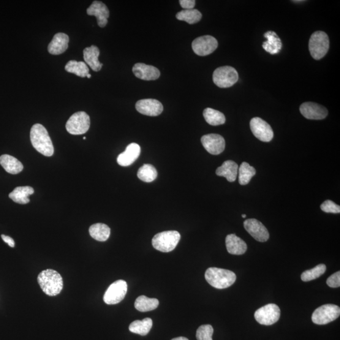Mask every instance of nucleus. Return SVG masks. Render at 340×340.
Returning a JSON list of instances; mask_svg holds the SVG:
<instances>
[{"instance_id":"1","label":"nucleus","mask_w":340,"mask_h":340,"mask_svg":"<svg viewBox=\"0 0 340 340\" xmlns=\"http://www.w3.org/2000/svg\"><path fill=\"white\" fill-rule=\"evenodd\" d=\"M30 137L32 146L39 153L45 156H53L54 152L53 144L47 129L42 125H34Z\"/></svg>"},{"instance_id":"2","label":"nucleus","mask_w":340,"mask_h":340,"mask_svg":"<svg viewBox=\"0 0 340 340\" xmlns=\"http://www.w3.org/2000/svg\"><path fill=\"white\" fill-rule=\"evenodd\" d=\"M37 281L43 292L48 296L58 295L63 289V280L61 275L51 269L40 272Z\"/></svg>"},{"instance_id":"3","label":"nucleus","mask_w":340,"mask_h":340,"mask_svg":"<svg viewBox=\"0 0 340 340\" xmlns=\"http://www.w3.org/2000/svg\"><path fill=\"white\" fill-rule=\"evenodd\" d=\"M205 278L212 287L223 289L230 287L236 282V276L232 271L211 267L206 270Z\"/></svg>"},{"instance_id":"4","label":"nucleus","mask_w":340,"mask_h":340,"mask_svg":"<svg viewBox=\"0 0 340 340\" xmlns=\"http://www.w3.org/2000/svg\"><path fill=\"white\" fill-rule=\"evenodd\" d=\"M180 238V234L178 231H163L154 236L152 244L155 249L160 252H170L177 246Z\"/></svg>"},{"instance_id":"5","label":"nucleus","mask_w":340,"mask_h":340,"mask_svg":"<svg viewBox=\"0 0 340 340\" xmlns=\"http://www.w3.org/2000/svg\"><path fill=\"white\" fill-rule=\"evenodd\" d=\"M330 48L328 35L323 31L314 32L310 37L309 50L312 58L320 60L324 58Z\"/></svg>"},{"instance_id":"6","label":"nucleus","mask_w":340,"mask_h":340,"mask_svg":"<svg viewBox=\"0 0 340 340\" xmlns=\"http://www.w3.org/2000/svg\"><path fill=\"white\" fill-rule=\"evenodd\" d=\"M215 85L219 88H230L238 81L237 71L231 66H222L214 71L213 76Z\"/></svg>"},{"instance_id":"7","label":"nucleus","mask_w":340,"mask_h":340,"mask_svg":"<svg viewBox=\"0 0 340 340\" xmlns=\"http://www.w3.org/2000/svg\"><path fill=\"white\" fill-rule=\"evenodd\" d=\"M90 126V119L85 111H78L73 114L66 122L67 131L73 135L85 134Z\"/></svg>"},{"instance_id":"8","label":"nucleus","mask_w":340,"mask_h":340,"mask_svg":"<svg viewBox=\"0 0 340 340\" xmlns=\"http://www.w3.org/2000/svg\"><path fill=\"white\" fill-rule=\"evenodd\" d=\"M340 315L339 307L334 304H325L318 307L312 315V321L318 325H325L338 319Z\"/></svg>"},{"instance_id":"9","label":"nucleus","mask_w":340,"mask_h":340,"mask_svg":"<svg viewBox=\"0 0 340 340\" xmlns=\"http://www.w3.org/2000/svg\"><path fill=\"white\" fill-rule=\"evenodd\" d=\"M281 309L275 304H268L260 307L255 313L256 321L260 325L270 326L278 322Z\"/></svg>"},{"instance_id":"10","label":"nucleus","mask_w":340,"mask_h":340,"mask_svg":"<svg viewBox=\"0 0 340 340\" xmlns=\"http://www.w3.org/2000/svg\"><path fill=\"white\" fill-rule=\"evenodd\" d=\"M127 291V284L126 282L119 280L113 284L106 291L103 301L108 305H113L121 302L126 295Z\"/></svg>"},{"instance_id":"11","label":"nucleus","mask_w":340,"mask_h":340,"mask_svg":"<svg viewBox=\"0 0 340 340\" xmlns=\"http://www.w3.org/2000/svg\"><path fill=\"white\" fill-rule=\"evenodd\" d=\"M192 50L198 56L209 55L218 47L216 38L211 35H204L195 39L192 43Z\"/></svg>"},{"instance_id":"12","label":"nucleus","mask_w":340,"mask_h":340,"mask_svg":"<svg viewBox=\"0 0 340 340\" xmlns=\"http://www.w3.org/2000/svg\"><path fill=\"white\" fill-rule=\"evenodd\" d=\"M250 128L255 137L263 142H270L274 138L272 128L262 119L253 118L250 121Z\"/></svg>"},{"instance_id":"13","label":"nucleus","mask_w":340,"mask_h":340,"mask_svg":"<svg viewBox=\"0 0 340 340\" xmlns=\"http://www.w3.org/2000/svg\"><path fill=\"white\" fill-rule=\"evenodd\" d=\"M201 142L208 153L218 155L224 151L225 142L224 138L217 134H209L203 135Z\"/></svg>"},{"instance_id":"14","label":"nucleus","mask_w":340,"mask_h":340,"mask_svg":"<svg viewBox=\"0 0 340 340\" xmlns=\"http://www.w3.org/2000/svg\"><path fill=\"white\" fill-rule=\"evenodd\" d=\"M244 227L247 232L256 240L259 242L267 241L269 233L262 222L255 219H249L244 222Z\"/></svg>"},{"instance_id":"15","label":"nucleus","mask_w":340,"mask_h":340,"mask_svg":"<svg viewBox=\"0 0 340 340\" xmlns=\"http://www.w3.org/2000/svg\"><path fill=\"white\" fill-rule=\"evenodd\" d=\"M135 108L143 115L155 117L163 112V106L158 100L155 99H143L136 103Z\"/></svg>"},{"instance_id":"16","label":"nucleus","mask_w":340,"mask_h":340,"mask_svg":"<svg viewBox=\"0 0 340 340\" xmlns=\"http://www.w3.org/2000/svg\"><path fill=\"white\" fill-rule=\"evenodd\" d=\"M300 111L304 118L310 120H322L328 114L326 108L314 102H305L300 107Z\"/></svg>"},{"instance_id":"17","label":"nucleus","mask_w":340,"mask_h":340,"mask_svg":"<svg viewBox=\"0 0 340 340\" xmlns=\"http://www.w3.org/2000/svg\"><path fill=\"white\" fill-rule=\"evenodd\" d=\"M87 14L95 16L97 18L98 26L103 28L108 23L109 18V10L106 5L102 2L94 1L86 10Z\"/></svg>"},{"instance_id":"18","label":"nucleus","mask_w":340,"mask_h":340,"mask_svg":"<svg viewBox=\"0 0 340 340\" xmlns=\"http://www.w3.org/2000/svg\"><path fill=\"white\" fill-rule=\"evenodd\" d=\"M132 72L135 77L143 80H156L160 77V72L157 68L144 63L135 64Z\"/></svg>"},{"instance_id":"19","label":"nucleus","mask_w":340,"mask_h":340,"mask_svg":"<svg viewBox=\"0 0 340 340\" xmlns=\"http://www.w3.org/2000/svg\"><path fill=\"white\" fill-rule=\"evenodd\" d=\"M141 154V147L136 143L127 146L126 150L119 155L118 163L122 167H128L135 162Z\"/></svg>"},{"instance_id":"20","label":"nucleus","mask_w":340,"mask_h":340,"mask_svg":"<svg viewBox=\"0 0 340 340\" xmlns=\"http://www.w3.org/2000/svg\"><path fill=\"white\" fill-rule=\"evenodd\" d=\"M70 38L64 33H58L54 35L53 39L48 46L49 53L53 55H59L64 53L67 50Z\"/></svg>"},{"instance_id":"21","label":"nucleus","mask_w":340,"mask_h":340,"mask_svg":"<svg viewBox=\"0 0 340 340\" xmlns=\"http://www.w3.org/2000/svg\"><path fill=\"white\" fill-rule=\"evenodd\" d=\"M225 245L228 253L231 255H241L245 254L247 247L243 239L231 234L225 238Z\"/></svg>"},{"instance_id":"22","label":"nucleus","mask_w":340,"mask_h":340,"mask_svg":"<svg viewBox=\"0 0 340 340\" xmlns=\"http://www.w3.org/2000/svg\"><path fill=\"white\" fill-rule=\"evenodd\" d=\"M99 56L100 50L96 46H92L83 50L84 60L94 72H99L103 66V64L99 61Z\"/></svg>"},{"instance_id":"23","label":"nucleus","mask_w":340,"mask_h":340,"mask_svg":"<svg viewBox=\"0 0 340 340\" xmlns=\"http://www.w3.org/2000/svg\"><path fill=\"white\" fill-rule=\"evenodd\" d=\"M216 173L217 176H224L230 182H235L238 176V165L232 160H228L217 168Z\"/></svg>"},{"instance_id":"24","label":"nucleus","mask_w":340,"mask_h":340,"mask_svg":"<svg viewBox=\"0 0 340 340\" xmlns=\"http://www.w3.org/2000/svg\"><path fill=\"white\" fill-rule=\"evenodd\" d=\"M0 165L7 172L12 175L20 173L24 169L22 163L9 154H4L0 156Z\"/></svg>"},{"instance_id":"25","label":"nucleus","mask_w":340,"mask_h":340,"mask_svg":"<svg viewBox=\"0 0 340 340\" xmlns=\"http://www.w3.org/2000/svg\"><path fill=\"white\" fill-rule=\"evenodd\" d=\"M264 37L267 39V41L263 43L264 50L271 54H278L282 47V43L278 35L275 32L268 31L264 34Z\"/></svg>"},{"instance_id":"26","label":"nucleus","mask_w":340,"mask_h":340,"mask_svg":"<svg viewBox=\"0 0 340 340\" xmlns=\"http://www.w3.org/2000/svg\"><path fill=\"white\" fill-rule=\"evenodd\" d=\"M33 188L29 186L15 188L9 194V197L13 202L20 204H26L30 202L29 196L33 194Z\"/></svg>"},{"instance_id":"27","label":"nucleus","mask_w":340,"mask_h":340,"mask_svg":"<svg viewBox=\"0 0 340 340\" xmlns=\"http://www.w3.org/2000/svg\"><path fill=\"white\" fill-rule=\"evenodd\" d=\"M89 233L95 240L105 241L110 237V229L107 225L102 224V223H97V224L91 225L89 229Z\"/></svg>"},{"instance_id":"28","label":"nucleus","mask_w":340,"mask_h":340,"mask_svg":"<svg viewBox=\"0 0 340 340\" xmlns=\"http://www.w3.org/2000/svg\"><path fill=\"white\" fill-rule=\"evenodd\" d=\"M159 305L157 299L148 298L145 296H141L136 299L135 308L140 312H148L156 309Z\"/></svg>"},{"instance_id":"29","label":"nucleus","mask_w":340,"mask_h":340,"mask_svg":"<svg viewBox=\"0 0 340 340\" xmlns=\"http://www.w3.org/2000/svg\"><path fill=\"white\" fill-rule=\"evenodd\" d=\"M152 326H153V321L151 318H147L142 321H134L130 324L129 329L133 333L146 336L150 331Z\"/></svg>"},{"instance_id":"30","label":"nucleus","mask_w":340,"mask_h":340,"mask_svg":"<svg viewBox=\"0 0 340 340\" xmlns=\"http://www.w3.org/2000/svg\"><path fill=\"white\" fill-rule=\"evenodd\" d=\"M67 72L73 73L78 77L85 78L89 74V68L85 62L71 60L65 66Z\"/></svg>"},{"instance_id":"31","label":"nucleus","mask_w":340,"mask_h":340,"mask_svg":"<svg viewBox=\"0 0 340 340\" xmlns=\"http://www.w3.org/2000/svg\"><path fill=\"white\" fill-rule=\"evenodd\" d=\"M203 115L206 121L211 126H216L225 123V118L221 111L213 108H207L203 110Z\"/></svg>"},{"instance_id":"32","label":"nucleus","mask_w":340,"mask_h":340,"mask_svg":"<svg viewBox=\"0 0 340 340\" xmlns=\"http://www.w3.org/2000/svg\"><path fill=\"white\" fill-rule=\"evenodd\" d=\"M238 174L239 184L241 186H246L249 184L253 176L255 175L256 170L248 163L243 162L241 163L240 167L238 168Z\"/></svg>"},{"instance_id":"33","label":"nucleus","mask_w":340,"mask_h":340,"mask_svg":"<svg viewBox=\"0 0 340 340\" xmlns=\"http://www.w3.org/2000/svg\"><path fill=\"white\" fill-rule=\"evenodd\" d=\"M202 17V13L196 9L184 10L176 15V18L178 20L186 21L187 23L189 24H194L198 22Z\"/></svg>"},{"instance_id":"34","label":"nucleus","mask_w":340,"mask_h":340,"mask_svg":"<svg viewBox=\"0 0 340 340\" xmlns=\"http://www.w3.org/2000/svg\"><path fill=\"white\" fill-rule=\"evenodd\" d=\"M157 176V172L153 165L149 164H145L141 167L138 170V178L146 183H149L156 179Z\"/></svg>"},{"instance_id":"35","label":"nucleus","mask_w":340,"mask_h":340,"mask_svg":"<svg viewBox=\"0 0 340 340\" xmlns=\"http://www.w3.org/2000/svg\"><path fill=\"white\" fill-rule=\"evenodd\" d=\"M326 270L325 264H320L311 270L304 271L301 275V280L303 282H309L319 278Z\"/></svg>"},{"instance_id":"36","label":"nucleus","mask_w":340,"mask_h":340,"mask_svg":"<svg viewBox=\"0 0 340 340\" xmlns=\"http://www.w3.org/2000/svg\"><path fill=\"white\" fill-rule=\"evenodd\" d=\"M214 329L210 325L200 326L197 329L196 337L197 340H213Z\"/></svg>"},{"instance_id":"37","label":"nucleus","mask_w":340,"mask_h":340,"mask_svg":"<svg viewBox=\"0 0 340 340\" xmlns=\"http://www.w3.org/2000/svg\"><path fill=\"white\" fill-rule=\"evenodd\" d=\"M321 209L326 213L339 214L340 213L339 206L330 200L325 201L321 205Z\"/></svg>"},{"instance_id":"38","label":"nucleus","mask_w":340,"mask_h":340,"mask_svg":"<svg viewBox=\"0 0 340 340\" xmlns=\"http://www.w3.org/2000/svg\"><path fill=\"white\" fill-rule=\"evenodd\" d=\"M326 284L331 288H337L340 286V272L336 271L326 281Z\"/></svg>"},{"instance_id":"39","label":"nucleus","mask_w":340,"mask_h":340,"mask_svg":"<svg viewBox=\"0 0 340 340\" xmlns=\"http://www.w3.org/2000/svg\"><path fill=\"white\" fill-rule=\"evenodd\" d=\"M179 4L185 10L194 9L195 6V1L194 0H181L179 1Z\"/></svg>"},{"instance_id":"40","label":"nucleus","mask_w":340,"mask_h":340,"mask_svg":"<svg viewBox=\"0 0 340 340\" xmlns=\"http://www.w3.org/2000/svg\"><path fill=\"white\" fill-rule=\"evenodd\" d=\"M1 236L3 240H4L5 243L9 244L10 247H13L15 246V241L12 238H10V236L4 235H2Z\"/></svg>"},{"instance_id":"41","label":"nucleus","mask_w":340,"mask_h":340,"mask_svg":"<svg viewBox=\"0 0 340 340\" xmlns=\"http://www.w3.org/2000/svg\"><path fill=\"white\" fill-rule=\"evenodd\" d=\"M171 340H189V339L186 338V337H178V338H175Z\"/></svg>"},{"instance_id":"42","label":"nucleus","mask_w":340,"mask_h":340,"mask_svg":"<svg viewBox=\"0 0 340 340\" xmlns=\"http://www.w3.org/2000/svg\"><path fill=\"white\" fill-rule=\"evenodd\" d=\"M246 217V216L245 214L242 215V217H243V218H245Z\"/></svg>"},{"instance_id":"43","label":"nucleus","mask_w":340,"mask_h":340,"mask_svg":"<svg viewBox=\"0 0 340 340\" xmlns=\"http://www.w3.org/2000/svg\"><path fill=\"white\" fill-rule=\"evenodd\" d=\"M91 77H92V75L90 74H88V75H87L86 77H88V78H90Z\"/></svg>"},{"instance_id":"44","label":"nucleus","mask_w":340,"mask_h":340,"mask_svg":"<svg viewBox=\"0 0 340 340\" xmlns=\"http://www.w3.org/2000/svg\"><path fill=\"white\" fill-rule=\"evenodd\" d=\"M83 140H86V137H84V138H83Z\"/></svg>"}]
</instances>
